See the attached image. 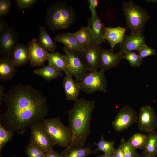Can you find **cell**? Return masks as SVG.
Instances as JSON below:
<instances>
[{
    "instance_id": "16",
    "label": "cell",
    "mask_w": 157,
    "mask_h": 157,
    "mask_svg": "<svg viewBox=\"0 0 157 157\" xmlns=\"http://www.w3.org/2000/svg\"><path fill=\"white\" fill-rule=\"evenodd\" d=\"M145 39L142 33L131 34L125 35L122 42L120 44L119 52L123 53L139 50L145 44Z\"/></svg>"
},
{
    "instance_id": "26",
    "label": "cell",
    "mask_w": 157,
    "mask_h": 157,
    "mask_svg": "<svg viewBox=\"0 0 157 157\" xmlns=\"http://www.w3.org/2000/svg\"><path fill=\"white\" fill-rule=\"evenodd\" d=\"M142 153L151 156H157V134L155 131L148 133Z\"/></svg>"
},
{
    "instance_id": "6",
    "label": "cell",
    "mask_w": 157,
    "mask_h": 157,
    "mask_svg": "<svg viewBox=\"0 0 157 157\" xmlns=\"http://www.w3.org/2000/svg\"><path fill=\"white\" fill-rule=\"evenodd\" d=\"M30 144L39 149L45 155L54 150L55 145L41 122L35 124L30 128Z\"/></svg>"
},
{
    "instance_id": "39",
    "label": "cell",
    "mask_w": 157,
    "mask_h": 157,
    "mask_svg": "<svg viewBox=\"0 0 157 157\" xmlns=\"http://www.w3.org/2000/svg\"><path fill=\"white\" fill-rule=\"evenodd\" d=\"M44 157H64L62 152H59L54 150L45 154Z\"/></svg>"
},
{
    "instance_id": "8",
    "label": "cell",
    "mask_w": 157,
    "mask_h": 157,
    "mask_svg": "<svg viewBox=\"0 0 157 157\" xmlns=\"http://www.w3.org/2000/svg\"><path fill=\"white\" fill-rule=\"evenodd\" d=\"M63 49L67 59V65L65 74L74 77L76 81H80L89 71L81 55L64 46Z\"/></svg>"
},
{
    "instance_id": "4",
    "label": "cell",
    "mask_w": 157,
    "mask_h": 157,
    "mask_svg": "<svg viewBox=\"0 0 157 157\" xmlns=\"http://www.w3.org/2000/svg\"><path fill=\"white\" fill-rule=\"evenodd\" d=\"M122 9L126 19L127 27L131 34L142 33L150 18L146 9L130 1L123 3Z\"/></svg>"
},
{
    "instance_id": "40",
    "label": "cell",
    "mask_w": 157,
    "mask_h": 157,
    "mask_svg": "<svg viewBox=\"0 0 157 157\" xmlns=\"http://www.w3.org/2000/svg\"><path fill=\"white\" fill-rule=\"evenodd\" d=\"M114 157H124L121 147L119 145L113 154Z\"/></svg>"
},
{
    "instance_id": "29",
    "label": "cell",
    "mask_w": 157,
    "mask_h": 157,
    "mask_svg": "<svg viewBox=\"0 0 157 157\" xmlns=\"http://www.w3.org/2000/svg\"><path fill=\"white\" fill-rule=\"evenodd\" d=\"M147 137V135L136 133L133 134L127 141L135 149L142 150L145 144Z\"/></svg>"
},
{
    "instance_id": "1",
    "label": "cell",
    "mask_w": 157,
    "mask_h": 157,
    "mask_svg": "<svg viewBox=\"0 0 157 157\" xmlns=\"http://www.w3.org/2000/svg\"><path fill=\"white\" fill-rule=\"evenodd\" d=\"M3 101L7 110L0 115V123L7 130L18 135L42 121L49 110L45 96L29 85H14L5 94Z\"/></svg>"
},
{
    "instance_id": "33",
    "label": "cell",
    "mask_w": 157,
    "mask_h": 157,
    "mask_svg": "<svg viewBox=\"0 0 157 157\" xmlns=\"http://www.w3.org/2000/svg\"><path fill=\"white\" fill-rule=\"evenodd\" d=\"M25 153L27 157H44V154L39 149L29 144L25 149Z\"/></svg>"
},
{
    "instance_id": "18",
    "label": "cell",
    "mask_w": 157,
    "mask_h": 157,
    "mask_svg": "<svg viewBox=\"0 0 157 157\" xmlns=\"http://www.w3.org/2000/svg\"><path fill=\"white\" fill-rule=\"evenodd\" d=\"M54 39L55 42L62 43L67 48L81 55L85 50L72 33L65 32L59 33L54 37Z\"/></svg>"
},
{
    "instance_id": "25",
    "label": "cell",
    "mask_w": 157,
    "mask_h": 157,
    "mask_svg": "<svg viewBox=\"0 0 157 157\" xmlns=\"http://www.w3.org/2000/svg\"><path fill=\"white\" fill-rule=\"evenodd\" d=\"M33 72L34 74L43 78L47 81L63 76L62 72L48 65L43 66L40 68L34 69Z\"/></svg>"
},
{
    "instance_id": "14",
    "label": "cell",
    "mask_w": 157,
    "mask_h": 157,
    "mask_svg": "<svg viewBox=\"0 0 157 157\" xmlns=\"http://www.w3.org/2000/svg\"><path fill=\"white\" fill-rule=\"evenodd\" d=\"M91 33L93 43L100 45L105 40L104 35L106 27L97 13L90 17L87 20V26Z\"/></svg>"
},
{
    "instance_id": "10",
    "label": "cell",
    "mask_w": 157,
    "mask_h": 157,
    "mask_svg": "<svg viewBox=\"0 0 157 157\" xmlns=\"http://www.w3.org/2000/svg\"><path fill=\"white\" fill-rule=\"evenodd\" d=\"M138 118L136 111L130 106H126L119 111L112 122V125L116 131L122 132L137 122Z\"/></svg>"
},
{
    "instance_id": "45",
    "label": "cell",
    "mask_w": 157,
    "mask_h": 157,
    "mask_svg": "<svg viewBox=\"0 0 157 157\" xmlns=\"http://www.w3.org/2000/svg\"></svg>"
},
{
    "instance_id": "41",
    "label": "cell",
    "mask_w": 157,
    "mask_h": 157,
    "mask_svg": "<svg viewBox=\"0 0 157 157\" xmlns=\"http://www.w3.org/2000/svg\"><path fill=\"white\" fill-rule=\"evenodd\" d=\"M4 86L2 85H0V105L2 103L3 97L5 95L4 93Z\"/></svg>"
},
{
    "instance_id": "11",
    "label": "cell",
    "mask_w": 157,
    "mask_h": 157,
    "mask_svg": "<svg viewBox=\"0 0 157 157\" xmlns=\"http://www.w3.org/2000/svg\"><path fill=\"white\" fill-rule=\"evenodd\" d=\"M20 38L18 32L13 26H9L0 35V53L3 56L11 57L12 52Z\"/></svg>"
},
{
    "instance_id": "20",
    "label": "cell",
    "mask_w": 157,
    "mask_h": 157,
    "mask_svg": "<svg viewBox=\"0 0 157 157\" xmlns=\"http://www.w3.org/2000/svg\"><path fill=\"white\" fill-rule=\"evenodd\" d=\"M127 28L120 26L113 28H105L104 38L107 40L110 44L111 49L113 50L115 46L117 44H120L125 36Z\"/></svg>"
},
{
    "instance_id": "31",
    "label": "cell",
    "mask_w": 157,
    "mask_h": 157,
    "mask_svg": "<svg viewBox=\"0 0 157 157\" xmlns=\"http://www.w3.org/2000/svg\"><path fill=\"white\" fill-rule=\"evenodd\" d=\"M13 132L7 130L0 123V153L5 145L12 139Z\"/></svg>"
},
{
    "instance_id": "34",
    "label": "cell",
    "mask_w": 157,
    "mask_h": 157,
    "mask_svg": "<svg viewBox=\"0 0 157 157\" xmlns=\"http://www.w3.org/2000/svg\"><path fill=\"white\" fill-rule=\"evenodd\" d=\"M38 1V0H16V5L19 10L31 8Z\"/></svg>"
},
{
    "instance_id": "9",
    "label": "cell",
    "mask_w": 157,
    "mask_h": 157,
    "mask_svg": "<svg viewBox=\"0 0 157 157\" xmlns=\"http://www.w3.org/2000/svg\"><path fill=\"white\" fill-rule=\"evenodd\" d=\"M157 117L154 109L149 105L140 108L137 122L138 130L148 133L153 132L157 127Z\"/></svg>"
},
{
    "instance_id": "17",
    "label": "cell",
    "mask_w": 157,
    "mask_h": 157,
    "mask_svg": "<svg viewBox=\"0 0 157 157\" xmlns=\"http://www.w3.org/2000/svg\"><path fill=\"white\" fill-rule=\"evenodd\" d=\"M62 82L66 99L69 101L74 102L79 99L81 91L78 82L75 81L73 77L69 74H65Z\"/></svg>"
},
{
    "instance_id": "38",
    "label": "cell",
    "mask_w": 157,
    "mask_h": 157,
    "mask_svg": "<svg viewBox=\"0 0 157 157\" xmlns=\"http://www.w3.org/2000/svg\"><path fill=\"white\" fill-rule=\"evenodd\" d=\"M7 22L3 19H0V35L3 33L8 28Z\"/></svg>"
},
{
    "instance_id": "43",
    "label": "cell",
    "mask_w": 157,
    "mask_h": 157,
    "mask_svg": "<svg viewBox=\"0 0 157 157\" xmlns=\"http://www.w3.org/2000/svg\"><path fill=\"white\" fill-rule=\"evenodd\" d=\"M139 157H156L148 155L142 153L140 154Z\"/></svg>"
},
{
    "instance_id": "35",
    "label": "cell",
    "mask_w": 157,
    "mask_h": 157,
    "mask_svg": "<svg viewBox=\"0 0 157 157\" xmlns=\"http://www.w3.org/2000/svg\"><path fill=\"white\" fill-rule=\"evenodd\" d=\"M138 51V55L142 59L148 56L156 54L155 50L154 49L146 44L143 46Z\"/></svg>"
},
{
    "instance_id": "12",
    "label": "cell",
    "mask_w": 157,
    "mask_h": 157,
    "mask_svg": "<svg viewBox=\"0 0 157 157\" xmlns=\"http://www.w3.org/2000/svg\"><path fill=\"white\" fill-rule=\"evenodd\" d=\"M123 54L114 52L111 49H105L101 47L100 50L99 68L104 72L114 68L123 59Z\"/></svg>"
},
{
    "instance_id": "5",
    "label": "cell",
    "mask_w": 157,
    "mask_h": 157,
    "mask_svg": "<svg viewBox=\"0 0 157 157\" xmlns=\"http://www.w3.org/2000/svg\"><path fill=\"white\" fill-rule=\"evenodd\" d=\"M41 123L55 145L68 147L72 138V131L69 126L64 125L58 117L44 119Z\"/></svg>"
},
{
    "instance_id": "3",
    "label": "cell",
    "mask_w": 157,
    "mask_h": 157,
    "mask_svg": "<svg viewBox=\"0 0 157 157\" xmlns=\"http://www.w3.org/2000/svg\"><path fill=\"white\" fill-rule=\"evenodd\" d=\"M76 14L74 9L66 2L56 1L47 9L45 22L52 31L67 29L75 22Z\"/></svg>"
},
{
    "instance_id": "28",
    "label": "cell",
    "mask_w": 157,
    "mask_h": 157,
    "mask_svg": "<svg viewBox=\"0 0 157 157\" xmlns=\"http://www.w3.org/2000/svg\"><path fill=\"white\" fill-rule=\"evenodd\" d=\"M93 144L97 146V148L94 151L95 154L100 151L104 154H113L115 149L114 141H110L105 140L102 134L101 135L99 142L98 143H94Z\"/></svg>"
},
{
    "instance_id": "21",
    "label": "cell",
    "mask_w": 157,
    "mask_h": 157,
    "mask_svg": "<svg viewBox=\"0 0 157 157\" xmlns=\"http://www.w3.org/2000/svg\"><path fill=\"white\" fill-rule=\"evenodd\" d=\"M10 57L3 56L0 58V79L3 81L12 79L17 69Z\"/></svg>"
},
{
    "instance_id": "13",
    "label": "cell",
    "mask_w": 157,
    "mask_h": 157,
    "mask_svg": "<svg viewBox=\"0 0 157 157\" xmlns=\"http://www.w3.org/2000/svg\"><path fill=\"white\" fill-rule=\"evenodd\" d=\"M29 42V62L31 65L33 67L43 66L44 63L47 60L48 52L40 45L36 39L32 38Z\"/></svg>"
},
{
    "instance_id": "15",
    "label": "cell",
    "mask_w": 157,
    "mask_h": 157,
    "mask_svg": "<svg viewBox=\"0 0 157 157\" xmlns=\"http://www.w3.org/2000/svg\"><path fill=\"white\" fill-rule=\"evenodd\" d=\"M100 47V45L93 42L81 55L89 72L98 71L99 68Z\"/></svg>"
},
{
    "instance_id": "7",
    "label": "cell",
    "mask_w": 157,
    "mask_h": 157,
    "mask_svg": "<svg viewBox=\"0 0 157 157\" xmlns=\"http://www.w3.org/2000/svg\"><path fill=\"white\" fill-rule=\"evenodd\" d=\"M104 72L100 69L88 73L78 82L81 91L88 94L97 91L106 92L107 82Z\"/></svg>"
},
{
    "instance_id": "22",
    "label": "cell",
    "mask_w": 157,
    "mask_h": 157,
    "mask_svg": "<svg viewBox=\"0 0 157 157\" xmlns=\"http://www.w3.org/2000/svg\"><path fill=\"white\" fill-rule=\"evenodd\" d=\"M48 65L56 69L65 72L67 65V59L65 54L57 51L53 53L48 52Z\"/></svg>"
},
{
    "instance_id": "2",
    "label": "cell",
    "mask_w": 157,
    "mask_h": 157,
    "mask_svg": "<svg viewBox=\"0 0 157 157\" xmlns=\"http://www.w3.org/2000/svg\"><path fill=\"white\" fill-rule=\"evenodd\" d=\"M95 106L93 100L81 98L68 111L69 126L72 133L71 142L66 148H83L90 133L92 114Z\"/></svg>"
},
{
    "instance_id": "30",
    "label": "cell",
    "mask_w": 157,
    "mask_h": 157,
    "mask_svg": "<svg viewBox=\"0 0 157 157\" xmlns=\"http://www.w3.org/2000/svg\"><path fill=\"white\" fill-rule=\"evenodd\" d=\"M124 157H139L140 154L124 138L121 139L120 144Z\"/></svg>"
},
{
    "instance_id": "23",
    "label": "cell",
    "mask_w": 157,
    "mask_h": 157,
    "mask_svg": "<svg viewBox=\"0 0 157 157\" xmlns=\"http://www.w3.org/2000/svg\"><path fill=\"white\" fill-rule=\"evenodd\" d=\"M39 30L38 40L39 44L47 51L54 52L57 47L56 42L52 39L44 26H40Z\"/></svg>"
},
{
    "instance_id": "42",
    "label": "cell",
    "mask_w": 157,
    "mask_h": 157,
    "mask_svg": "<svg viewBox=\"0 0 157 157\" xmlns=\"http://www.w3.org/2000/svg\"><path fill=\"white\" fill-rule=\"evenodd\" d=\"M97 157H114L113 154H104L101 155H99Z\"/></svg>"
},
{
    "instance_id": "24",
    "label": "cell",
    "mask_w": 157,
    "mask_h": 157,
    "mask_svg": "<svg viewBox=\"0 0 157 157\" xmlns=\"http://www.w3.org/2000/svg\"><path fill=\"white\" fill-rule=\"evenodd\" d=\"M72 34L85 49L93 42L91 33L87 26H82L78 31Z\"/></svg>"
},
{
    "instance_id": "44",
    "label": "cell",
    "mask_w": 157,
    "mask_h": 157,
    "mask_svg": "<svg viewBox=\"0 0 157 157\" xmlns=\"http://www.w3.org/2000/svg\"><path fill=\"white\" fill-rule=\"evenodd\" d=\"M146 2H147L148 3H157V0H146Z\"/></svg>"
},
{
    "instance_id": "32",
    "label": "cell",
    "mask_w": 157,
    "mask_h": 157,
    "mask_svg": "<svg viewBox=\"0 0 157 157\" xmlns=\"http://www.w3.org/2000/svg\"><path fill=\"white\" fill-rule=\"evenodd\" d=\"M123 58L128 61L131 66L133 68L139 67L141 65L142 59L138 54L134 51H130L123 53Z\"/></svg>"
},
{
    "instance_id": "37",
    "label": "cell",
    "mask_w": 157,
    "mask_h": 157,
    "mask_svg": "<svg viewBox=\"0 0 157 157\" xmlns=\"http://www.w3.org/2000/svg\"><path fill=\"white\" fill-rule=\"evenodd\" d=\"M87 1L89 4V6L92 14V16H94L97 13L96 12L95 8L98 4V1L88 0Z\"/></svg>"
},
{
    "instance_id": "36",
    "label": "cell",
    "mask_w": 157,
    "mask_h": 157,
    "mask_svg": "<svg viewBox=\"0 0 157 157\" xmlns=\"http://www.w3.org/2000/svg\"><path fill=\"white\" fill-rule=\"evenodd\" d=\"M11 1L10 0H0V18L7 15L10 11Z\"/></svg>"
},
{
    "instance_id": "27",
    "label": "cell",
    "mask_w": 157,
    "mask_h": 157,
    "mask_svg": "<svg viewBox=\"0 0 157 157\" xmlns=\"http://www.w3.org/2000/svg\"><path fill=\"white\" fill-rule=\"evenodd\" d=\"M62 153L64 157H87L90 154H95L94 151L91 150L90 144L83 148H66Z\"/></svg>"
},
{
    "instance_id": "19",
    "label": "cell",
    "mask_w": 157,
    "mask_h": 157,
    "mask_svg": "<svg viewBox=\"0 0 157 157\" xmlns=\"http://www.w3.org/2000/svg\"><path fill=\"white\" fill-rule=\"evenodd\" d=\"M30 44L29 42L26 45L17 43L15 47L11 58L16 67L22 66L29 60Z\"/></svg>"
}]
</instances>
